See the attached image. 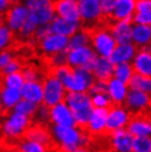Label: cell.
<instances>
[{"instance_id":"f1b7e54d","label":"cell","mask_w":151,"mask_h":152,"mask_svg":"<svg viewBox=\"0 0 151 152\" xmlns=\"http://www.w3.org/2000/svg\"><path fill=\"white\" fill-rule=\"evenodd\" d=\"M92 105L95 107H114L108 95L104 94H95L93 97L91 96Z\"/></svg>"},{"instance_id":"5bb4252c","label":"cell","mask_w":151,"mask_h":152,"mask_svg":"<svg viewBox=\"0 0 151 152\" xmlns=\"http://www.w3.org/2000/svg\"><path fill=\"white\" fill-rule=\"evenodd\" d=\"M50 26L52 33L63 34L66 37H72L81 27L79 21H71L61 17H53L50 21Z\"/></svg>"},{"instance_id":"ba28073f","label":"cell","mask_w":151,"mask_h":152,"mask_svg":"<svg viewBox=\"0 0 151 152\" xmlns=\"http://www.w3.org/2000/svg\"><path fill=\"white\" fill-rule=\"evenodd\" d=\"M51 6L53 12L57 13L61 18L71 21H79L81 19L77 1L75 0H56L51 4Z\"/></svg>"},{"instance_id":"d6a6232c","label":"cell","mask_w":151,"mask_h":152,"mask_svg":"<svg viewBox=\"0 0 151 152\" xmlns=\"http://www.w3.org/2000/svg\"><path fill=\"white\" fill-rule=\"evenodd\" d=\"M4 106L2 105V103H1V99H0V114H1V111L4 110Z\"/></svg>"},{"instance_id":"7a4b0ae2","label":"cell","mask_w":151,"mask_h":152,"mask_svg":"<svg viewBox=\"0 0 151 152\" xmlns=\"http://www.w3.org/2000/svg\"><path fill=\"white\" fill-rule=\"evenodd\" d=\"M51 131L59 143V151H79V133L75 128L51 124Z\"/></svg>"},{"instance_id":"d6986e66","label":"cell","mask_w":151,"mask_h":152,"mask_svg":"<svg viewBox=\"0 0 151 152\" xmlns=\"http://www.w3.org/2000/svg\"><path fill=\"white\" fill-rule=\"evenodd\" d=\"M21 96L24 99L34 102V103H41L43 98V89L42 85L39 82H26L21 87Z\"/></svg>"},{"instance_id":"52a82bcc","label":"cell","mask_w":151,"mask_h":152,"mask_svg":"<svg viewBox=\"0 0 151 152\" xmlns=\"http://www.w3.org/2000/svg\"><path fill=\"white\" fill-rule=\"evenodd\" d=\"M149 97L150 96L146 94L144 91L135 89V88H130V91L126 95L122 107L125 108L128 114L137 113V111L141 110V109H144L148 106Z\"/></svg>"},{"instance_id":"7402d4cb","label":"cell","mask_w":151,"mask_h":152,"mask_svg":"<svg viewBox=\"0 0 151 152\" xmlns=\"http://www.w3.org/2000/svg\"><path fill=\"white\" fill-rule=\"evenodd\" d=\"M2 96V100H4V106L7 108H11L18 103L21 98V93L19 89L11 87H6L4 91L0 93Z\"/></svg>"},{"instance_id":"e575fe53","label":"cell","mask_w":151,"mask_h":152,"mask_svg":"<svg viewBox=\"0 0 151 152\" xmlns=\"http://www.w3.org/2000/svg\"><path fill=\"white\" fill-rule=\"evenodd\" d=\"M150 125H151V120H150Z\"/></svg>"},{"instance_id":"3957f363","label":"cell","mask_w":151,"mask_h":152,"mask_svg":"<svg viewBox=\"0 0 151 152\" xmlns=\"http://www.w3.org/2000/svg\"><path fill=\"white\" fill-rule=\"evenodd\" d=\"M43 89L42 103L46 106L52 107L61 102H65L66 89L59 78L51 75H45L41 80Z\"/></svg>"},{"instance_id":"603a6c76","label":"cell","mask_w":151,"mask_h":152,"mask_svg":"<svg viewBox=\"0 0 151 152\" xmlns=\"http://www.w3.org/2000/svg\"><path fill=\"white\" fill-rule=\"evenodd\" d=\"M131 151L150 152L151 137H149V136H137V137H133L131 145Z\"/></svg>"},{"instance_id":"8992f818","label":"cell","mask_w":151,"mask_h":152,"mask_svg":"<svg viewBox=\"0 0 151 152\" xmlns=\"http://www.w3.org/2000/svg\"><path fill=\"white\" fill-rule=\"evenodd\" d=\"M50 122L60 126L74 127L75 119L65 102H61L50 108Z\"/></svg>"},{"instance_id":"277c9868","label":"cell","mask_w":151,"mask_h":152,"mask_svg":"<svg viewBox=\"0 0 151 152\" xmlns=\"http://www.w3.org/2000/svg\"><path fill=\"white\" fill-rule=\"evenodd\" d=\"M79 11V24L82 28H91L97 24L102 15L99 0H77Z\"/></svg>"},{"instance_id":"d4e9b609","label":"cell","mask_w":151,"mask_h":152,"mask_svg":"<svg viewBox=\"0 0 151 152\" xmlns=\"http://www.w3.org/2000/svg\"><path fill=\"white\" fill-rule=\"evenodd\" d=\"M94 111V106L93 105H88L86 107L79 108L77 110H73V117L77 122H88L91 119L92 115Z\"/></svg>"},{"instance_id":"7c38bea8","label":"cell","mask_w":151,"mask_h":152,"mask_svg":"<svg viewBox=\"0 0 151 152\" xmlns=\"http://www.w3.org/2000/svg\"><path fill=\"white\" fill-rule=\"evenodd\" d=\"M132 137L125 128L110 132V151H131Z\"/></svg>"},{"instance_id":"30bf717a","label":"cell","mask_w":151,"mask_h":152,"mask_svg":"<svg viewBox=\"0 0 151 152\" xmlns=\"http://www.w3.org/2000/svg\"><path fill=\"white\" fill-rule=\"evenodd\" d=\"M96 52L92 50L89 45L79 46L76 49L70 50L67 54V63L73 67H82L96 55Z\"/></svg>"},{"instance_id":"ffe728a7","label":"cell","mask_w":151,"mask_h":152,"mask_svg":"<svg viewBox=\"0 0 151 152\" xmlns=\"http://www.w3.org/2000/svg\"><path fill=\"white\" fill-rule=\"evenodd\" d=\"M133 74V69H132V64L128 62H120L115 64L114 67V77L117 78L125 84L128 87L129 82L131 80V76Z\"/></svg>"},{"instance_id":"6da1fadb","label":"cell","mask_w":151,"mask_h":152,"mask_svg":"<svg viewBox=\"0 0 151 152\" xmlns=\"http://www.w3.org/2000/svg\"><path fill=\"white\" fill-rule=\"evenodd\" d=\"M82 28V27H81ZM89 38V43L94 48V51L100 56L109 57L117 43L109 31L102 27L83 28Z\"/></svg>"},{"instance_id":"484cf974","label":"cell","mask_w":151,"mask_h":152,"mask_svg":"<svg viewBox=\"0 0 151 152\" xmlns=\"http://www.w3.org/2000/svg\"><path fill=\"white\" fill-rule=\"evenodd\" d=\"M4 84H6L7 87L20 89V88L22 87L23 84H24V80H23V76L21 74V72H15L6 75L4 76Z\"/></svg>"},{"instance_id":"ac0fdd59","label":"cell","mask_w":151,"mask_h":152,"mask_svg":"<svg viewBox=\"0 0 151 152\" xmlns=\"http://www.w3.org/2000/svg\"><path fill=\"white\" fill-rule=\"evenodd\" d=\"M131 26L132 43L137 48L151 43V26L139 23H132Z\"/></svg>"},{"instance_id":"1f68e13d","label":"cell","mask_w":151,"mask_h":152,"mask_svg":"<svg viewBox=\"0 0 151 152\" xmlns=\"http://www.w3.org/2000/svg\"><path fill=\"white\" fill-rule=\"evenodd\" d=\"M117 0H99L103 13H109Z\"/></svg>"},{"instance_id":"cb8c5ba5","label":"cell","mask_w":151,"mask_h":152,"mask_svg":"<svg viewBox=\"0 0 151 152\" xmlns=\"http://www.w3.org/2000/svg\"><path fill=\"white\" fill-rule=\"evenodd\" d=\"M37 108H38V103H34V102L28 100V99H23L21 102L19 100L18 104H15V111L24 114L29 117H32L35 110H37Z\"/></svg>"},{"instance_id":"e0dca14e","label":"cell","mask_w":151,"mask_h":152,"mask_svg":"<svg viewBox=\"0 0 151 152\" xmlns=\"http://www.w3.org/2000/svg\"><path fill=\"white\" fill-rule=\"evenodd\" d=\"M65 103L70 107L71 111L77 110L79 108L92 105L91 95L87 91H66L65 96Z\"/></svg>"},{"instance_id":"4dcf8cb0","label":"cell","mask_w":151,"mask_h":152,"mask_svg":"<svg viewBox=\"0 0 151 152\" xmlns=\"http://www.w3.org/2000/svg\"><path fill=\"white\" fill-rule=\"evenodd\" d=\"M135 12H144L151 15V0H137Z\"/></svg>"},{"instance_id":"4fadbf2b","label":"cell","mask_w":151,"mask_h":152,"mask_svg":"<svg viewBox=\"0 0 151 152\" xmlns=\"http://www.w3.org/2000/svg\"><path fill=\"white\" fill-rule=\"evenodd\" d=\"M136 4L137 0H117L111 11L105 15H108L114 22H118L126 19L129 15H133Z\"/></svg>"},{"instance_id":"9a60e30c","label":"cell","mask_w":151,"mask_h":152,"mask_svg":"<svg viewBox=\"0 0 151 152\" xmlns=\"http://www.w3.org/2000/svg\"><path fill=\"white\" fill-rule=\"evenodd\" d=\"M137 53V46L130 42L125 44H117L116 48L110 53L109 58L114 64H117L120 62H129Z\"/></svg>"},{"instance_id":"9c48e42d","label":"cell","mask_w":151,"mask_h":152,"mask_svg":"<svg viewBox=\"0 0 151 152\" xmlns=\"http://www.w3.org/2000/svg\"><path fill=\"white\" fill-rule=\"evenodd\" d=\"M114 67L115 64L108 57L98 56L92 69V73L97 80L108 85L114 77Z\"/></svg>"},{"instance_id":"836d02e7","label":"cell","mask_w":151,"mask_h":152,"mask_svg":"<svg viewBox=\"0 0 151 152\" xmlns=\"http://www.w3.org/2000/svg\"><path fill=\"white\" fill-rule=\"evenodd\" d=\"M148 107H149V109L151 110V96L149 97V102H148Z\"/></svg>"},{"instance_id":"83f0119b","label":"cell","mask_w":151,"mask_h":152,"mask_svg":"<svg viewBox=\"0 0 151 152\" xmlns=\"http://www.w3.org/2000/svg\"><path fill=\"white\" fill-rule=\"evenodd\" d=\"M17 151H26V152H42L45 151V149L42 145L38 143V142H34V141H26L24 140L23 142H21Z\"/></svg>"},{"instance_id":"2e32d148","label":"cell","mask_w":151,"mask_h":152,"mask_svg":"<svg viewBox=\"0 0 151 152\" xmlns=\"http://www.w3.org/2000/svg\"><path fill=\"white\" fill-rule=\"evenodd\" d=\"M127 95V86L125 84L113 77L108 84V96L114 107H122Z\"/></svg>"},{"instance_id":"f546056e","label":"cell","mask_w":151,"mask_h":152,"mask_svg":"<svg viewBox=\"0 0 151 152\" xmlns=\"http://www.w3.org/2000/svg\"><path fill=\"white\" fill-rule=\"evenodd\" d=\"M132 23H139V24L151 26V15H149V13H144V12H135L133 11Z\"/></svg>"},{"instance_id":"44dd1931","label":"cell","mask_w":151,"mask_h":152,"mask_svg":"<svg viewBox=\"0 0 151 152\" xmlns=\"http://www.w3.org/2000/svg\"><path fill=\"white\" fill-rule=\"evenodd\" d=\"M128 87L139 89V91H144L146 94L151 96V76H144L133 73L131 80L129 82Z\"/></svg>"},{"instance_id":"5b68a950","label":"cell","mask_w":151,"mask_h":152,"mask_svg":"<svg viewBox=\"0 0 151 152\" xmlns=\"http://www.w3.org/2000/svg\"><path fill=\"white\" fill-rule=\"evenodd\" d=\"M67 43L68 38L66 35L51 33L46 38L42 39L41 41L34 44L35 55L40 56L41 54L44 53H54V52L61 51L67 46Z\"/></svg>"},{"instance_id":"4316f807","label":"cell","mask_w":151,"mask_h":152,"mask_svg":"<svg viewBox=\"0 0 151 152\" xmlns=\"http://www.w3.org/2000/svg\"><path fill=\"white\" fill-rule=\"evenodd\" d=\"M15 33L11 29H8L6 26L0 27V49L7 48L15 40Z\"/></svg>"},{"instance_id":"8fae6325","label":"cell","mask_w":151,"mask_h":152,"mask_svg":"<svg viewBox=\"0 0 151 152\" xmlns=\"http://www.w3.org/2000/svg\"><path fill=\"white\" fill-rule=\"evenodd\" d=\"M127 119L128 114L124 107H113L107 115L104 130L107 132H111L114 130L124 128Z\"/></svg>"}]
</instances>
